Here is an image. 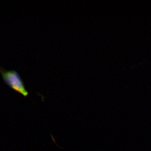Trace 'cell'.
I'll use <instances>...</instances> for the list:
<instances>
[{
    "label": "cell",
    "instance_id": "cell-1",
    "mask_svg": "<svg viewBox=\"0 0 151 151\" xmlns=\"http://www.w3.org/2000/svg\"><path fill=\"white\" fill-rule=\"evenodd\" d=\"M0 73L5 83L9 87L24 97H27L28 92L26 89L23 81L16 71L6 70L0 67Z\"/></svg>",
    "mask_w": 151,
    "mask_h": 151
},
{
    "label": "cell",
    "instance_id": "cell-2",
    "mask_svg": "<svg viewBox=\"0 0 151 151\" xmlns=\"http://www.w3.org/2000/svg\"><path fill=\"white\" fill-rule=\"evenodd\" d=\"M50 135H51V136L52 137V141H53L54 142H55V143L57 145V146H58V145H57L56 144V142L55 140V139H54V137H53L52 136V134H50Z\"/></svg>",
    "mask_w": 151,
    "mask_h": 151
}]
</instances>
